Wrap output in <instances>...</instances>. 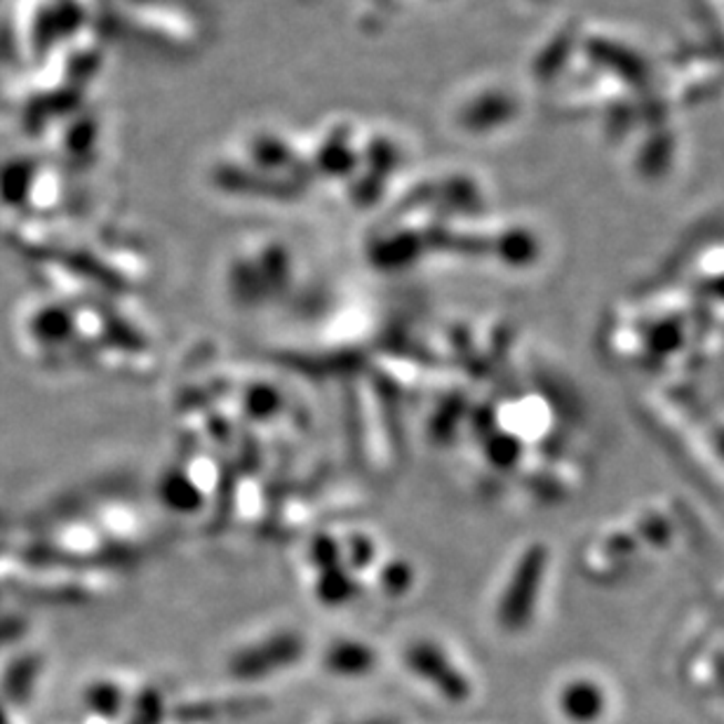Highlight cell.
Listing matches in <instances>:
<instances>
[{"instance_id": "cell-7", "label": "cell", "mask_w": 724, "mask_h": 724, "mask_svg": "<svg viewBox=\"0 0 724 724\" xmlns=\"http://www.w3.org/2000/svg\"><path fill=\"white\" fill-rule=\"evenodd\" d=\"M33 675H35V663H31V661L17 663L6 680V694L12 701H24L31 692Z\"/></svg>"}, {"instance_id": "cell-6", "label": "cell", "mask_w": 724, "mask_h": 724, "mask_svg": "<svg viewBox=\"0 0 724 724\" xmlns=\"http://www.w3.org/2000/svg\"><path fill=\"white\" fill-rule=\"evenodd\" d=\"M165 717V699L156 687L144 690L130 711V724H161Z\"/></svg>"}, {"instance_id": "cell-10", "label": "cell", "mask_w": 724, "mask_h": 724, "mask_svg": "<svg viewBox=\"0 0 724 724\" xmlns=\"http://www.w3.org/2000/svg\"><path fill=\"white\" fill-rule=\"evenodd\" d=\"M0 724H8V722H6V715H3V713H0Z\"/></svg>"}, {"instance_id": "cell-9", "label": "cell", "mask_w": 724, "mask_h": 724, "mask_svg": "<svg viewBox=\"0 0 724 724\" xmlns=\"http://www.w3.org/2000/svg\"><path fill=\"white\" fill-rule=\"evenodd\" d=\"M365 724H395V720H384V717H379V720H370Z\"/></svg>"}, {"instance_id": "cell-1", "label": "cell", "mask_w": 724, "mask_h": 724, "mask_svg": "<svg viewBox=\"0 0 724 724\" xmlns=\"http://www.w3.org/2000/svg\"><path fill=\"white\" fill-rule=\"evenodd\" d=\"M303 654V642L297 633H280L259 644L247 647L231 659V675L238 680H259L290 669Z\"/></svg>"}, {"instance_id": "cell-8", "label": "cell", "mask_w": 724, "mask_h": 724, "mask_svg": "<svg viewBox=\"0 0 724 724\" xmlns=\"http://www.w3.org/2000/svg\"><path fill=\"white\" fill-rule=\"evenodd\" d=\"M278 407V395L271 389H257L255 391V403H250V410L257 414H271Z\"/></svg>"}, {"instance_id": "cell-5", "label": "cell", "mask_w": 724, "mask_h": 724, "mask_svg": "<svg viewBox=\"0 0 724 724\" xmlns=\"http://www.w3.org/2000/svg\"><path fill=\"white\" fill-rule=\"evenodd\" d=\"M85 703L92 713H97L100 717H116L123 713L125 706V696L121 692L118 684L113 682H100V684H92L85 694Z\"/></svg>"}, {"instance_id": "cell-3", "label": "cell", "mask_w": 724, "mask_h": 724, "mask_svg": "<svg viewBox=\"0 0 724 724\" xmlns=\"http://www.w3.org/2000/svg\"><path fill=\"white\" fill-rule=\"evenodd\" d=\"M374 665H376V654L368 644L353 640L334 642L325 654V669L341 678H362L372 673Z\"/></svg>"}, {"instance_id": "cell-4", "label": "cell", "mask_w": 724, "mask_h": 724, "mask_svg": "<svg viewBox=\"0 0 724 724\" xmlns=\"http://www.w3.org/2000/svg\"><path fill=\"white\" fill-rule=\"evenodd\" d=\"M161 494H163V501L167 506L179 508V510H194L203 501L198 487L190 483L184 473H169L167 478L163 480Z\"/></svg>"}, {"instance_id": "cell-2", "label": "cell", "mask_w": 724, "mask_h": 724, "mask_svg": "<svg viewBox=\"0 0 724 724\" xmlns=\"http://www.w3.org/2000/svg\"><path fill=\"white\" fill-rule=\"evenodd\" d=\"M405 663L414 675L431 682L437 692L452 701H459L468 694V684L462 673L452 669L447 656L431 642L410 644V650L405 652Z\"/></svg>"}]
</instances>
